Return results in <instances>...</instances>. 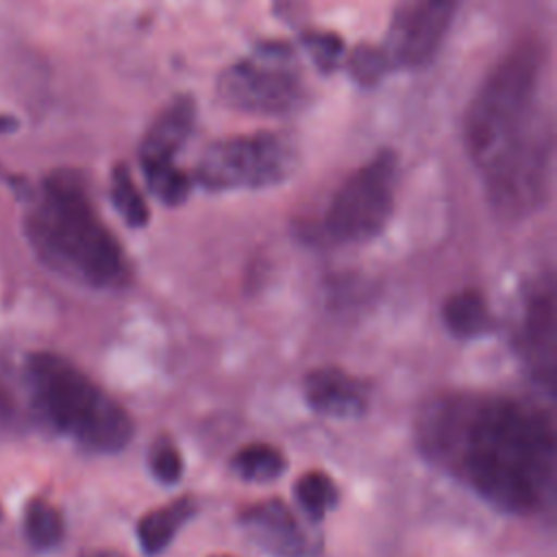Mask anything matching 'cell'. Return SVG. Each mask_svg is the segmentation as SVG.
Here are the masks:
<instances>
[{
  "label": "cell",
  "mask_w": 557,
  "mask_h": 557,
  "mask_svg": "<svg viewBox=\"0 0 557 557\" xmlns=\"http://www.w3.org/2000/svg\"><path fill=\"white\" fill-rule=\"evenodd\" d=\"M26 381L48 424L91 453H117L133 437L128 411L81 368L57 352H33Z\"/></svg>",
  "instance_id": "cell-4"
},
{
  "label": "cell",
  "mask_w": 557,
  "mask_h": 557,
  "mask_svg": "<svg viewBox=\"0 0 557 557\" xmlns=\"http://www.w3.org/2000/svg\"><path fill=\"white\" fill-rule=\"evenodd\" d=\"M17 126V120L15 117H9V115H0V133H9Z\"/></svg>",
  "instance_id": "cell-23"
},
{
  "label": "cell",
  "mask_w": 557,
  "mask_h": 557,
  "mask_svg": "<svg viewBox=\"0 0 557 557\" xmlns=\"http://www.w3.org/2000/svg\"><path fill=\"white\" fill-rule=\"evenodd\" d=\"M150 468L152 474L163 483H176L183 474V457L176 448V444L170 437H157L150 446Z\"/></svg>",
  "instance_id": "cell-19"
},
{
  "label": "cell",
  "mask_w": 557,
  "mask_h": 557,
  "mask_svg": "<svg viewBox=\"0 0 557 557\" xmlns=\"http://www.w3.org/2000/svg\"><path fill=\"white\" fill-rule=\"evenodd\" d=\"M305 46L309 48L315 65L324 72L333 70L344 54V41L333 33H309L305 35Z\"/></svg>",
  "instance_id": "cell-20"
},
{
  "label": "cell",
  "mask_w": 557,
  "mask_h": 557,
  "mask_svg": "<svg viewBox=\"0 0 557 557\" xmlns=\"http://www.w3.org/2000/svg\"><path fill=\"white\" fill-rule=\"evenodd\" d=\"M111 200L117 209V213L124 218V222L128 226H144L150 218V211H148V205L141 196V191L137 189L133 176H131V170L126 168V163H117L113 168V174H111Z\"/></svg>",
  "instance_id": "cell-18"
},
{
  "label": "cell",
  "mask_w": 557,
  "mask_h": 557,
  "mask_svg": "<svg viewBox=\"0 0 557 557\" xmlns=\"http://www.w3.org/2000/svg\"><path fill=\"white\" fill-rule=\"evenodd\" d=\"M302 389L309 407L331 418H357L368 407L363 381L335 366L311 370L305 376Z\"/></svg>",
  "instance_id": "cell-12"
},
{
  "label": "cell",
  "mask_w": 557,
  "mask_h": 557,
  "mask_svg": "<svg viewBox=\"0 0 557 557\" xmlns=\"http://www.w3.org/2000/svg\"><path fill=\"white\" fill-rule=\"evenodd\" d=\"M457 2L459 0H398L385 54L405 67L426 65L450 28Z\"/></svg>",
  "instance_id": "cell-9"
},
{
  "label": "cell",
  "mask_w": 557,
  "mask_h": 557,
  "mask_svg": "<svg viewBox=\"0 0 557 557\" xmlns=\"http://www.w3.org/2000/svg\"><path fill=\"white\" fill-rule=\"evenodd\" d=\"M196 513V500L181 496L152 511H148L137 524V540L148 555H157L168 548L178 529Z\"/></svg>",
  "instance_id": "cell-13"
},
{
  "label": "cell",
  "mask_w": 557,
  "mask_h": 557,
  "mask_svg": "<svg viewBox=\"0 0 557 557\" xmlns=\"http://www.w3.org/2000/svg\"><path fill=\"white\" fill-rule=\"evenodd\" d=\"M196 120V104L189 96L172 98L148 126L139 144V163L150 191L165 205L176 207L187 200L191 178L176 168V152L187 141Z\"/></svg>",
  "instance_id": "cell-8"
},
{
  "label": "cell",
  "mask_w": 557,
  "mask_h": 557,
  "mask_svg": "<svg viewBox=\"0 0 557 557\" xmlns=\"http://www.w3.org/2000/svg\"><path fill=\"white\" fill-rule=\"evenodd\" d=\"M294 494H296L300 509L311 520H322L329 513V509H333L337 505V498H339L335 481L326 472H320V470L305 472L296 481Z\"/></svg>",
  "instance_id": "cell-16"
},
{
  "label": "cell",
  "mask_w": 557,
  "mask_h": 557,
  "mask_svg": "<svg viewBox=\"0 0 557 557\" xmlns=\"http://www.w3.org/2000/svg\"><path fill=\"white\" fill-rule=\"evenodd\" d=\"M518 346L529 370L548 389H553L557 370V326L553 289L537 292L529 298L518 331Z\"/></svg>",
  "instance_id": "cell-11"
},
{
  "label": "cell",
  "mask_w": 557,
  "mask_h": 557,
  "mask_svg": "<svg viewBox=\"0 0 557 557\" xmlns=\"http://www.w3.org/2000/svg\"><path fill=\"white\" fill-rule=\"evenodd\" d=\"M418 446L429 461L509 513L553 503L557 433L548 411L494 394H442L418 413Z\"/></svg>",
  "instance_id": "cell-1"
},
{
  "label": "cell",
  "mask_w": 557,
  "mask_h": 557,
  "mask_svg": "<svg viewBox=\"0 0 557 557\" xmlns=\"http://www.w3.org/2000/svg\"><path fill=\"white\" fill-rule=\"evenodd\" d=\"M298 165V144L283 131L213 141L200 154L196 178L207 189H261L283 183Z\"/></svg>",
  "instance_id": "cell-5"
},
{
  "label": "cell",
  "mask_w": 557,
  "mask_h": 557,
  "mask_svg": "<svg viewBox=\"0 0 557 557\" xmlns=\"http://www.w3.org/2000/svg\"><path fill=\"white\" fill-rule=\"evenodd\" d=\"M81 557H126L113 548H89V550H83Z\"/></svg>",
  "instance_id": "cell-22"
},
{
  "label": "cell",
  "mask_w": 557,
  "mask_h": 557,
  "mask_svg": "<svg viewBox=\"0 0 557 557\" xmlns=\"http://www.w3.org/2000/svg\"><path fill=\"white\" fill-rule=\"evenodd\" d=\"M0 516H2V509H0Z\"/></svg>",
  "instance_id": "cell-25"
},
{
  "label": "cell",
  "mask_w": 557,
  "mask_h": 557,
  "mask_svg": "<svg viewBox=\"0 0 557 557\" xmlns=\"http://www.w3.org/2000/svg\"><path fill=\"white\" fill-rule=\"evenodd\" d=\"M544 50L533 37L513 44L470 100L463 144L485 194L503 218H524L546 198L553 135L540 113Z\"/></svg>",
  "instance_id": "cell-2"
},
{
  "label": "cell",
  "mask_w": 557,
  "mask_h": 557,
  "mask_svg": "<svg viewBox=\"0 0 557 557\" xmlns=\"http://www.w3.org/2000/svg\"><path fill=\"white\" fill-rule=\"evenodd\" d=\"M24 533L35 548H54L63 540L61 511L46 498H33L26 505Z\"/></svg>",
  "instance_id": "cell-17"
},
{
  "label": "cell",
  "mask_w": 557,
  "mask_h": 557,
  "mask_svg": "<svg viewBox=\"0 0 557 557\" xmlns=\"http://www.w3.org/2000/svg\"><path fill=\"white\" fill-rule=\"evenodd\" d=\"M218 557H226V555H218Z\"/></svg>",
  "instance_id": "cell-24"
},
{
  "label": "cell",
  "mask_w": 557,
  "mask_h": 557,
  "mask_svg": "<svg viewBox=\"0 0 557 557\" xmlns=\"http://www.w3.org/2000/svg\"><path fill=\"white\" fill-rule=\"evenodd\" d=\"M350 67L361 83H374L385 67V52L374 48H357L352 52Z\"/></svg>",
  "instance_id": "cell-21"
},
{
  "label": "cell",
  "mask_w": 557,
  "mask_h": 557,
  "mask_svg": "<svg viewBox=\"0 0 557 557\" xmlns=\"http://www.w3.org/2000/svg\"><path fill=\"white\" fill-rule=\"evenodd\" d=\"M285 466L278 448L259 442L239 448L231 459L233 472L244 481H272L285 472Z\"/></svg>",
  "instance_id": "cell-15"
},
{
  "label": "cell",
  "mask_w": 557,
  "mask_h": 557,
  "mask_svg": "<svg viewBox=\"0 0 557 557\" xmlns=\"http://www.w3.org/2000/svg\"><path fill=\"white\" fill-rule=\"evenodd\" d=\"M442 318L448 331L461 339L485 335L494 329V318L487 300L476 289H461L446 298Z\"/></svg>",
  "instance_id": "cell-14"
},
{
  "label": "cell",
  "mask_w": 557,
  "mask_h": 557,
  "mask_svg": "<svg viewBox=\"0 0 557 557\" xmlns=\"http://www.w3.org/2000/svg\"><path fill=\"white\" fill-rule=\"evenodd\" d=\"M396 172V154L381 150L342 183L324 215V228L333 242L359 244L385 228L394 209Z\"/></svg>",
  "instance_id": "cell-7"
},
{
  "label": "cell",
  "mask_w": 557,
  "mask_h": 557,
  "mask_svg": "<svg viewBox=\"0 0 557 557\" xmlns=\"http://www.w3.org/2000/svg\"><path fill=\"white\" fill-rule=\"evenodd\" d=\"M220 98L246 113L281 115L305 100V83L285 44H261V48L233 65L218 81Z\"/></svg>",
  "instance_id": "cell-6"
},
{
  "label": "cell",
  "mask_w": 557,
  "mask_h": 557,
  "mask_svg": "<svg viewBox=\"0 0 557 557\" xmlns=\"http://www.w3.org/2000/svg\"><path fill=\"white\" fill-rule=\"evenodd\" d=\"M35 255L76 283L111 289L126 285L131 265L124 248L100 220L85 178L74 170L46 176L41 198L24 220Z\"/></svg>",
  "instance_id": "cell-3"
},
{
  "label": "cell",
  "mask_w": 557,
  "mask_h": 557,
  "mask_svg": "<svg viewBox=\"0 0 557 557\" xmlns=\"http://www.w3.org/2000/svg\"><path fill=\"white\" fill-rule=\"evenodd\" d=\"M239 520L246 533L276 557H305L313 553V537L302 531L283 500L255 503L242 511Z\"/></svg>",
  "instance_id": "cell-10"
}]
</instances>
